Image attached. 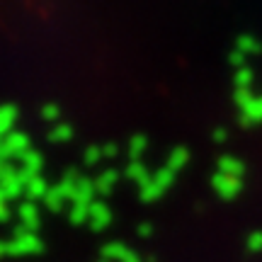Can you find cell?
I'll list each match as a JSON object with an SVG mask.
<instances>
[{
  "label": "cell",
  "instance_id": "7402d4cb",
  "mask_svg": "<svg viewBox=\"0 0 262 262\" xmlns=\"http://www.w3.org/2000/svg\"><path fill=\"white\" fill-rule=\"evenodd\" d=\"M83 160H85V165H97L100 160H104L102 146H88L83 153Z\"/></svg>",
  "mask_w": 262,
  "mask_h": 262
},
{
  "label": "cell",
  "instance_id": "44dd1931",
  "mask_svg": "<svg viewBox=\"0 0 262 262\" xmlns=\"http://www.w3.org/2000/svg\"><path fill=\"white\" fill-rule=\"evenodd\" d=\"M39 117H41L44 122H58V119L63 117V112H61V107H58L56 102H49V104H44V107H41Z\"/></svg>",
  "mask_w": 262,
  "mask_h": 262
},
{
  "label": "cell",
  "instance_id": "83f0119b",
  "mask_svg": "<svg viewBox=\"0 0 262 262\" xmlns=\"http://www.w3.org/2000/svg\"><path fill=\"white\" fill-rule=\"evenodd\" d=\"M3 257H8V243L5 241H0V260Z\"/></svg>",
  "mask_w": 262,
  "mask_h": 262
},
{
  "label": "cell",
  "instance_id": "603a6c76",
  "mask_svg": "<svg viewBox=\"0 0 262 262\" xmlns=\"http://www.w3.org/2000/svg\"><path fill=\"white\" fill-rule=\"evenodd\" d=\"M8 221H10V199L0 189V224H8Z\"/></svg>",
  "mask_w": 262,
  "mask_h": 262
},
{
  "label": "cell",
  "instance_id": "ba28073f",
  "mask_svg": "<svg viewBox=\"0 0 262 262\" xmlns=\"http://www.w3.org/2000/svg\"><path fill=\"white\" fill-rule=\"evenodd\" d=\"M17 219H19V228H25L29 233H37L39 226H41V214H39L37 202H22L17 206Z\"/></svg>",
  "mask_w": 262,
  "mask_h": 262
},
{
  "label": "cell",
  "instance_id": "277c9868",
  "mask_svg": "<svg viewBox=\"0 0 262 262\" xmlns=\"http://www.w3.org/2000/svg\"><path fill=\"white\" fill-rule=\"evenodd\" d=\"M27 150H32V141H29V136L25 131L15 129L5 139H0V160H8V163L19 160Z\"/></svg>",
  "mask_w": 262,
  "mask_h": 262
},
{
  "label": "cell",
  "instance_id": "f1b7e54d",
  "mask_svg": "<svg viewBox=\"0 0 262 262\" xmlns=\"http://www.w3.org/2000/svg\"><path fill=\"white\" fill-rule=\"evenodd\" d=\"M97 262H110V260H104V257H100V260H97Z\"/></svg>",
  "mask_w": 262,
  "mask_h": 262
},
{
  "label": "cell",
  "instance_id": "9c48e42d",
  "mask_svg": "<svg viewBox=\"0 0 262 262\" xmlns=\"http://www.w3.org/2000/svg\"><path fill=\"white\" fill-rule=\"evenodd\" d=\"M211 185H214L216 194L224 196V199H233V196L241 192V187H243L241 178H233V175H224V172H216L214 180H211Z\"/></svg>",
  "mask_w": 262,
  "mask_h": 262
},
{
  "label": "cell",
  "instance_id": "ffe728a7",
  "mask_svg": "<svg viewBox=\"0 0 262 262\" xmlns=\"http://www.w3.org/2000/svg\"><path fill=\"white\" fill-rule=\"evenodd\" d=\"M88 216H90V206L85 204H71V209H68V221L73 226L88 224Z\"/></svg>",
  "mask_w": 262,
  "mask_h": 262
},
{
  "label": "cell",
  "instance_id": "d4e9b609",
  "mask_svg": "<svg viewBox=\"0 0 262 262\" xmlns=\"http://www.w3.org/2000/svg\"><path fill=\"white\" fill-rule=\"evenodd\" d=\"M248 248H250V253H257L262 248V233H253L248 238Z\"/></svg>",
  "mask_w": 262,
  "mask_h": 262
},
{
  "label": "cell",
  "instance_id": "6da1fadb",
  "mask_svg": "<svg viewBox=\"0 0 262 262\" xmlns=\"http://www.w3.org/2000/svg\"><path fill=\"white\" fill-rule=\"evenodd\" d=\"M5 243H8V257H29L44 253V241L39 238V233H29L25 228H17L15 235Z\"/></svg>",
  "mask_w": 262,
  "mask_h": 262
},
{
  "label": "cell",
  "instance_id": "8992f818",
  "mask_svg": "<svg viewBox=\"0 0 262 262\" xmlns=\"http://www.w3.org/2000/svg\"><path fill=\"white\" fill-rule=\"evenodd\" d=\"M110 224H112V209L107 206V202L95 199L93 204H90V216H88L90 231H93V233H102Z\"/></svg>",
  "mask_w": 262,
  "mask_h": 262
},
{
  "label": "cell",
  "instance_id": "5bb4252c",
  "mask_svg": "<svg viewBox=\"0 0 262 262\" xmlns=\"http://www.w3.org/2000/svg\"><path fill=\"white\" fill-rule=\"evenodd\" d=\"M119 180H122V175H119L117 170H104V172H100V175L95 178V189H97V194L100 196L112 194Z\"/></svg>",
  "mask_w": 262,
  "mask_h": 262
},
{
  "label": "cell",
  "instance_id": "4316f807",
  "mask_svg": "<svg viewBox=\"0 0 262 262\" xmlns=\"http://www.w3.org/2000/svg\"><path fill=\"white\" fill-rule=\"evenodd\" d=\"M150 233H153V226H150V224H141L139 226V235H141V238H148Z\"/></svg>",
  "mask_w": 262,
  "mask_h": 262
},
{
  "label": "cell",
  "instance_id": "4fadbf2b",
  "mask_svg": "<svg viewBox=\"0 0 262 262\" xmlns=\"http://www.w3.org/2000/svg\"><path fill=\"white\" fill-rule=\"evenodd\" d=\"M49 189H51V185H49V180L44 178V175H37V178H32L27 182V189H25V196H27V202H44V196L49 194Z\"/></svg>",
  "mask_w": 262,
  "mask_h": 262
},
{
  "label": "cell",
  "instance_id": "8fae6325",
  "mask_svg": "<svg viewBox=\"0 0 262 262\" xmlns=\"http://www.w3.org/2000/svg\"><path fill=\"white\" fill-rule=\"evenodd\" d=\"M17 117H19V110L15 104H0V139H5L8 134L15 131V124H17Z\"/></svg>",
  "mask_w": 262,
  "mask_h": 262
},
{
  "label": "cell",
  "instance_id": "7c38bea8",
  "mask_svg": "<svg viewBox=\"0 0 262 262\" xmlns=\"http://www.w3.org/2000/svg\"><path fill=\"white\" fill-rule=\"evenodd\" d=\"M19 168L25 170V172H29L32 178H37V175H41L44 172V156L39 153V150H27L22 158H19Z\"/></svg>",
  "mask_w": 262,
  "mask_h": 262
},
{
  "label": "cell",
  "instance_id": "5b68a950",
  "mask_svg": "<svg viewBox=\"0 0 262 262\" xmlns=\"http://www.w3.org/2000/svg\"><path fill=\"white\" fill-rule=\"evenodd\" d=\"M100 257H104V260H110V262H143L141 255L134 248H129L126 243H122V241H112V243L102 245Z\"/></svg>",
  "mask_w": 262,
  "mask_h": 262
},
{
  "label": "cell",
  "instance_id": "9a60e30c",
  "mask_svg": "<svg viewBox=\"0 0 262 262\" xmlns=\"http://www.w3.org/2000/svg\"><path fill=\"white\" fill-rule=\"evenodd\" d=\"M126 178H129L131 182H136V185H143V182L150 178V172L146 170V165H143L141 160H131L129 168H126Z\"/></svg>",
  "mask_w": 262,
  "mask_h": 262
},
{
  "label": "cell",
  "instance_id": "3957f363",
  "mask_svg": "<svg viewBox=\"0 0 262 262\" xmlns=\"http://www.w3.org/2000/svg\"><path fill=\"white\" fill-rule=\"evenodd\" d=\"M175 175L178 172H172L170 168H163L158 170V172H153L143 185H139V196L141 202H156V199H160V196L165 194L170 187H172V182H175Z\"/></svg>",
  "mask_w": 262,
  "mask_h": 262
},
{
  "label": "cell",
  "instance_id": "30bf717a",
  "mask_svg": "<svg viewBox=\"0 0 262 262\" xmlns=\"http://www.w3.org/2000/svg\"><path fill=\"white\" fill-rule=\"evenodd\" d=\"M238 104H241V114L248 122H260L262 119V97H255L248 90L238 93Z\"/></svg>",
  "mask_w": 262,
  "mask_h": 262
},
{
  "label": "cell",
  "instance_id": "d6986e66",
  "mask_svg": "<svg viewBox=\"0 0 262 262\" xmlns=\"http://www.w3.org/2000/svg\"><path fill=\"white\" fill-rule=\"evenodd\" d=\"M146 148H148V139L143 136V134H136V136H131L129 141V158L131 160H141V156L146 153Z\"/></svg>",
  "mask_w": 262,
  "mask_h": 262
},
{
  "label": "cell",
  "instance_id": "cb8c5ba5",
  "mask_svg": "<svg viewBox=\"0 0 262 262\" xmlns=\"http://www.w3.org/2000/svg\"><path fill=\"white\" fill-rule=\"evenodd\" d=\"M235 83H238V88H248V85L253 83V73L248 68H241L238 75H235Z\"/></svg>",
  "mask_w": 262,
  "mask_h": 262
},
{
  "label": "cell",
  "instance_id": "52a82bcc",
  "mask_svg": "<svg viewBox=\"0 0 262 262\" xmlns=\"http://www.w3.org/2000/svg\"><path fill=\"white\" fill-rule=\"evenodd\" d=\"M97 196V189H95V180H90L88 175H78L73 185V194H71V204H85L90 206Z\"/></svg>",
  "mask_w": 262,
  "mask_h": 262
},
{
  "label": "cell",
  "instance_id": "ac0fdd59",
  "mask_svg": "<svg viewBox=\"0 0 262 262\" xmlns=\"http://www.w3.org/2000/svg\"><path fill=\"white\" fill-rule=\"evenodd\" d=\"M219 172H224V175H233V178H241L243 175V163L241 160L231 158V156H224V158L219 160Z\"/></svg>",
  "mask_w": 262,
  "mask_h": 262
},
{
  "label": "cell",
  "instance_id": "7a4b0ae2",
  "mask_svg": "<svg viewBox=\"0 0 262 262\" xmlns=\"http://www.w3.org/2000/svg\"><path fill=\"white\" fill-rule=\"evenodd\" d=\"M75 180H78V172H75V170H68V172H63L61 182L51 185L49 194L44 196V204H47L49 211H54V214H61V211H63L66 204L71 202V194H73Z\"/></svg>",
  "mask_w": 262,
  "mask_h": 262
},
{
  "label": "cell",
  "instance_id": "484cf974",
  "mask_svg": "<svg viewBox=\"0 0 262 262\" xmlns=\"http://www.w3.org/2000/svg\"><path fill=\"white\" fill-rule=\"evenodd\" d=\"M102 153L104 158H117L119 156V146L117 143H107V146H102Z\"/></svg>",
  "mask_w": 262,
  "mask_h": 262
},
{
  "label": "cell",
  "instance_id": "2e32d148",
  "mask_svg": "<svg viewBox=\"0 0 262 262\" xmlns=\"http://www.w3.org/2000/svg\"><path fill=\"white\" fill-rule=\"evenodd\" d=\"M71 139H73V126L71 124H56L47 136V141H51V143H68Z\"/></svg>",
  "mask_w": 262,
  "mask_h": 262
},
{
  "label": "cell",
  "instance_id": "e0dca14e",
  "mask_svg": "<svg viewBox=\"0 0 262 262\" xmlns=\"http://www.w3.org/2000/svg\"><path fill=\"white\" fill-rule=\"evenodd\" d=\"M187 160H189L187 148H175V150H172V153L168 156V163H165V168H170L172 172H180V170L187 165Z\"/></svg>",
  "mask_w": 262,
  "mask_h": 262
}]
</instances>
